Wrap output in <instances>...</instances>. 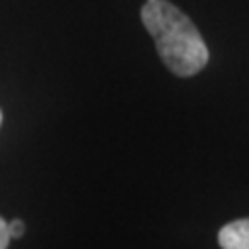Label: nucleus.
Instances as JSON below:
<instances>
[{"mask_svg": "<svg viewBox=\"0 0 249 249\" xmlns=\"http://www.w3.org/2000/svg\"><path fill=\"white\" fill-rule=\"evenodd\" d=\"M142 21L154 37L162 62L177 77H193L208 65L210 52L204 37L193 21L168 0H147Z\"/></svg>", "mask_w": 249, "mask_h": 249, "instance_id": "obj_1", "label": "nucleus"}, {"mask_svg": "<svg viewBox=\"0 0 249 249\" xmlns=\"http://www.w3.org/2000/svg\"><path fill=\"white\" fill-rule=\"evenodd\" d=\"M218 243L222 249H249V218L224 224L218 232Z\"/></svg>", "mask_w": 249, "mask_h": 249, "instance_id": "obj_2", "label": "nucleus"}, {"mask_svg": "<svg viewBox=\"0 0 249 249\" xmlns=\"http://www.w3.org/2000/svg\"><path fill=\"white\" fill-rule=\"evenodd\" d=\"M9 224V235L11 239H21L25 235V222L23 220H13V222H6Z\"/></svg>", "mask_w": 249, "mask_h": 249, "instance_id": "obj_3", "label": "nucleus"}, {"mask_svg": "<svg viewBox=\"0 0 249 249\" xmlns=\"http://www.w3.org/2000/svg\"><path fill=\"white\" fill-rule=\"evenodd\" d=\"M11 243V235H9V224L0 218V249H6Z\"/></svg>", "mask_w": 249, "mask_h": 249, "instance_id": "obj_4", "label": "nucleus"}, {"mask_svg": "<svg viewBox=\"0 0 249 249\" xmlns=\"http://www.w3.org/2000/svg\"><path fill=\"white\" fill-rule=\"evenodd\" d=\"M0 123H2V112H0Z\"/></svg>", "mask_w": 249, "mask_h": 249, "instance_id": "obj_5", "label": "nucleus"}]
</instances>
